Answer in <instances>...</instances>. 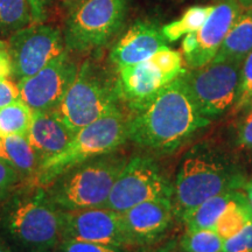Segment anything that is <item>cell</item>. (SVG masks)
Here are the masks:
<instances>
[{"label":"cell","mask_w":252,"mask_h":252,"mask_svg":"<svg viewBox=\"0 0 252 252\" xmlns=\"http://www.w3.org/2000/svg\"><path fill=\"white\" fill-rule=\"evenodd\" d=\"M210 122L198 111L180 76L167 84L144 109L131 115L128 140L144 151L169 154Z\"/></svg>","instance_id":"1"},{"label":"cell","mask_w":252,"mask_h":252,"mask_svg":"<svg viewBox=\"0 0 252 252\" xmlns=\"http://www.w3.org/2000/svg\"><path fill=\"white\" fill-rule=\"evenodd\" d=\"M247 174L234 154L213 141H201L182 157L174 182L175 215L186 213L215 195L239 190Z\"/></svg>","instance_id":"2"},{"label":"cell","mask_w":252,"mask_h":252,"mask_svg":"<svg viewBox=\"0 0 252 252\" xmlns=\"http://www.w3.org/2000/svg\"><path fill=\"white\" fill-rule=\"evenodd\" d=\"M61 212L45 187L21 184L0 204V238L19 252L54 250L62 239Z\"/></svg>","instance_id":"3"},{"label":"cell","mask_w":252,"mask_h":252,"mask_svg":"<svg viewBox=\"0 0 252 252\" xmlns=\"http://www.w3.org/2000/svg\"><path fill=\"white\" fill-rule=\"evenodd\" d=\"M127 160L118 151L86 160L62 173L46 190L53 203L64 212L102 208Z\"/></svg>","instance_id":"4"},{"label":"cell","mask_w":252,"mask_h":252,"mask_svg":"<svg viewBox=\"0 0 252 252\" xmlns=\"http://www.w3.org/2000/svg\"><path fill=\"white\" fill-rule=\"evenodd\" d=\"M130 119L131 115L121 108L82 127L67 149L42 162L36 185L46 188L71 167L118 151L128 140Z\"/></svg>","instance_id":"5"},{"label":"cell","mask_w":252,"mask_h":252,"mask_svg":"<svg viewBox=\"0 0 252 252\" xmlns=\"http://www.w3.org/2000/svg\"><path fill=\"white\" fill-rule=\"evenodd\" d=\"M121 108L117 81L98 64L87 60L78 67L76 77L56 111L76 133L84 126Z\"/></svg>","instance_id":"6"},{"label":"cell","mask_w":252,"mask_h":252,"mask_svg":"<svg viewBox=\"0 0 252 252\" xmlns=\"http://www.w3.org/2000/svg\"><path fill=\"white\" fill-rule=\"evenodd\" d=\"M127 12L128 0H84L68 13L65 48L88 53L106 46L124 26Z\"/></svg>","instance_id":"7"},{"label":"cell","mask_w":252,"mask_h":252,"mask_svg":"<svg viewBox=\"0 0 252 252\" xmlns=\"http://www.w3.org/2000/svg\"><path fill=\"white\" fill-rule=\"evenodd\" d=\"M174 184L156 158L138 154L130 158L113 185L105 208L123 213L154 198H173Z\"/></svg>","instance_id":"8"},{"label":"cell","mask_w":252,"mask_h":252,"mask_svg":"<svg viewBox=\"0 0 252 252\" xmlns=\"http://www.w3.org/2000/svg\"><path fill=\"white\" fill-rule=\"evenodd\" d=\"M241 67L239 62H210L182 75L201 115L213 121L235 105Z\"/></svg>","instance_id":"9"},{"label":"cell","mask_w":252,"mask_h":252,"mask_svg":"<svg viewBox=\"0 0 252 252\" xmlns=\"http://www.w3.org/2000/svg\"><path fill=\"white\" fill-rule=\"evenodd\" d=\"M15 80L30 77L65 49L63 33L56 26L32 24L9 35L7 43Z\"/></svg>","instance_id":"10"},{"label":"cell","mask_w":252,"mask_h":252,"mask_svg":"<svg viewBox=\"0 0 252 252\" xmlns=\"http://www.w3.org/2000/svg\"><path fill=\"white\" fill-rule=\"evenodd\" d=\"M78 67L65 49L36 74L18 81L20 99L33 111L56 110L76 77Z\"/></svg>","instance_id":"11"},{"label":"cell","mask_w":252,"mask_h":252,"mask_svg":"<svg viewBox=\"0 0 252 252\" xmlns=\"http://www.w3.org/2000/svg\"><path fill=\"white\" fill-rule=\"evenodd\" d=\"M242 12L243 7L238 0H216L202 27L187 34L182 40L181 50L186 65L195 69L212 62Z\"/></svg>","instance_id":"12"},{"label":"cell","mask_w":252,"mask_h":252,"mask_svg":"<svg viewBox=\"0 0 252 252\" xmlns=\"http://www.w3.org/2000/svg\"><path fill=\"white\" fill-rule=\"evenodd\" d=\"M126 247L149 248L159 243L174 222L173 198L145 201L121 213Z\"/></svg>","instance_id":"13"},{"label":"cell","mask_w":252,"mask_h":252,"mask_svg":"<svg viewBox=\"0 0 252 252\" xmlns=\"http://www.w3.org/2000/svg\"><path fill=\"white\" fill-rule=\"evenodd\" d=\"M62 238L126 248L121 213L108 208L61 212Z\"/></svg>","instance_id":"14"},{"label":"cell","mask_w":252,"mask_h":252,"mask_svg":"<svg viewBox=\"0 0 252 252\" xmlns=\"http://www.w3.org/2000/svg\"><path fill=\"white\" fill-rule=\"evenodd\" d=\"M117 90L122 104L132 113L139 111L152 100L172 80L152 59L117 70Z\"/></svg>","instance_id":"15"},{"label":"cell","mask_w":252,"mask_h":252,"mask_svg":"<svg viewBox=\"0 0 252 252\" xmlns=\"http://www.w3.org/2000/svg\"><path fill=\"white\" fill-rule=\"evenodd\" d=\"M165 46L167 41L159 28L153 24L139 21L132 25L115 43L109 59L118 70L146 61Z\"/></svg>","instance_id":"16"},{"label":"cell","mask_w":252,"mask_h":252,"mask_svg":"<svg viewBox=\"0 0 252 252\" xmlns=\"http://www.w3.org/2000/svg\"><path fill=\"white\" fill-rule=\"evenodd\" d=\"M75 132L62 121L56 110L33 111L28 140L42 162L58 156L74 139Z\"/></svg>","instance_id":"17"},{"label":"cell","mask_w":252,"mask_h":252,"mask_svg":"<svg viewBox=\"0 0 252 252\" xmlns=\"http://www.w3.org/2000/svg\"><path fill=\"white\" fill-rule=\"evenodd\" d=\"M252 52V9H245L230 28L212 62H239Z\"/></svg>","instance_id":"18"},{"label":"cell","mask_w":252,"mask_h":252,"mask_svg":"<svg viewBox=\"0 0 252 252\" xmlns=\"http://www.w3.org/2000/svg\"><path fill=\"white\" fill-rule=\"evenodd\" d=\"M1 140L4 158L14 166L23 184H36L42 159L32 146L28 138L12 135L2 138Z\"/></svg>","instance_id":"19"},{"label":"cell","mask_w":252,"mask_h":252,"mask_svg":"<svg viewBox=\"0 0 252 252\" xmlns=\"http://www.w3.org/2000/svg\"><path fill=\"white\" fill-rule=\"evenodd\" d=\"M250 220H252V212L247 196L238 190L216 220L214 230L225 241L241 232Z\"/></svg>","instance_id":"20"},{"label":"cell","mask_w":252,"mask_h":252,"mask_svg":"<svg viewBox=\"0 0 252 252\" xmlns=\"http://www.w3.org/2000/svg\"><path fill=\"white\" fill-rule=\"evenodd\" d=\"M238 190H231L209 197L181 217L186 230L214 229L216 220Z\"/></svg>","instance_id":"21"},{"label":"cell","mask_w":252,"mask_h":252,"mask_svg":"<svg viewBox=\"0 0 252 252\" xmlns=\"http://www.w3.org/2000/svg\"><path fill=\"white\" fill-rule=\"evenodd\" d=\"M32 118L33 110L21 99L0 108V138L12 135L28 138Z\"/></svg>","instance_id":"22"},{"label":"cell","mask_w":252,"mask_h":252,"mask_svg":"<svg viewBox=\"0 0 252 252\" xmlns=\"http://www.w3.org/2000/svg\"><path fill=\"white\" fill-rule=\"evenodd\" d=\"M213 11L210 6H193L188 8L178 20L167 24L161 30V34L167 42H175L187 34L200 30Z\"/></svg>","instance_id":"23"},{"label":"cell","mask_w":252,"mask_h":252,"mask_svg":"<svg viewBox=\"0 0 252 252\" xmlns=\"http://www.w3.org/2000/svg\"><path fill=\"white\" fill-rule=\"evenodd\" d=\"M33 24L28 0H0V34L12 35Z\"/></svg>","instance_id":"24"},{"label":"cell","mask_w":252,"mask_h":252,"mask_svg":"<svg viewBox=\"0 0 252 252\" xmlns=\"http://www.w3.org/2000/svg\"><path fill=\"white\" fill-rule=\"evenodd\" d=\"M224 241L214 229L186 230L179 241L182 252H223Z\"/></svg>","instance_id":"25"},{"label":"cell","mask_w":252,"mask_h":252,"mask_svg":"<svg viewBox=\"0 0 252 252\" xmlns=\"http://www.w3.org/2000/svg\"><path fill=\"white\" fill-rule=\"evenodd\" d=\"M252 100V52L244 59L239 74V86L237 98L232 106L235 112L248 108Z\"/></svg>","instance_id":"26"},{"label":"cell","mask_w":252,"mask_h":252,"mask_svg":"<svg viewBox=\"0 0 252 252\" xmlns=\"http://www.w3.org/2000/svg\"><path fill=\"white\" fill-rule=\"evenodd\" d=\"M55 252H125L124 248L99 244L94 242L62 238L54 249Z\"/></svg>","instance_id":"27"},{"label":"cell","mask_w":252,"mask_h":252,"mask_svg":"<svg viewBox=\"0 0 252 252\" xmlns=\"http://www.w3.org/2000/svg\"><path fill=\"white\" fill-rule=\"evenodd\" d=\"M21 184L23 181L14 166L7 159L0 157V204L7 200Z\"/></svg>","instance_id":"28"},{"label":"cell","mask_w":252,"mask_h":252,"mask_svg":"<svg viewBox=\"0 0 252 252\" xmlns=\"http://www.w3.org/2000/svg\"><path fill=\"white\" fill-rule=\"evenodd\" d=\"M223 252H252V220L234 237L225 239Z\"/></svg>","instance_id":"29"},{"label":"cell","mask_w":252,"mask_h":252,"mask_svg":"<svg viewBox=\"0 0 252 252\" xmlns=\"http://www.w3.org/2000/svg\"><path fill=\"white\" fill-rule=\"evenodd\" d=\"M236 144L242 149H252V109L238 123Z\"/></svg>","instance_id":"30"},{"label":"cell","mask_w":252,"mask_h":252,"mask_svg":"<svg viewBox=\"0 0 252 252\" xmlns=\"http://www.w3.org/2000/svg\"><path fill=\"white\" fill-rule=\"evenodd\" d=\"M20 99V91L18 84L11 80L0 81V108L8 105L14 100Z\"/></svg>","instance_id":"31"},{"label":"cell","mask_w":252,"mask_h":252,"mask_svg":"<svg viewBox=\"0 0 252 252\" xmlns=\"http://www.w3.org/2000/svg\"><path fill=\"white\" fill-rule=\"evenodd\" d=\"M13 75L12 60L8 53V47L0 41V81L7 80Z\"/></svg>","instance_id":"32"},{"label":"cell","mask_w":252,"mask_h":252,"mask_svg":"<svg viewBox=\"0 0 252 252\" xmlns=\"http://www.w3.org/2000/svg\"><path fill=\"white\" fill-rule=\"evenodd\" d=\"M32 7L33 24H41L46 20L50 0H28Z\"/></svg>","instance_id":"33"},{"label":"cell","mask_w":252,"mask_h":252,"mask_svg":"<svg viewBox=\"0 0 252 252\" xmlns=\"http://www.w3.org/2000/svg\"><path fill=\"white\" fill-rule=\"evenodd\" d=\"M137 252H182L180 247H179V242L171 241L168 243L160 245V247H149V248H141Z\"/></svg>","instance_id":"34"},{"label":"cell","mask_w":252,"mask_h":252,"mask_svg":"<svg viewBox=\"0 0 252 252\" xmlns=\"http://www.w3.org/2000/svg\"><path fill=\"white\" fill-rule=\"evenodd\" d=\"M60 1H61L62 7L67 11V13H69V12H71L75 7H77L78 5L82 4L84 0H60Z\"/></svg>","instance_id":"35"},{"label":"cell","mask_w":252,"mask_h":252,"mask_svg":"<svg viewBox=\"0 0 252 252\" xmlns=\"http://www.w3.org/2000/svg\"><path fill=\"white\" fill-rule=\"evenodd\" d=\"M245 189V196H247V200H248V203L249 206H250V209L252 212V181L249 182L247 184V186L244 187Z\"/></svg>","instance_id":"36"},{"label":"cell","mask_w":252,"mask_h":252,"mask_svg":"<svg viewBox=\"0 0 252 252\" xmlns=\"http://www.w3.org/2000/svg\"><path fill=\"white\" fill-rule=\"evenodd\" d=\"M241 6L245 9H252V0H238Z\"/></svg>","instance_id":"37"},{"label":"cell","mask_w":252,"mask_h":252,"mask_svg":"<svg viewBox=\"0 0 252 252\" xmlns=\"http://www.w3.org/2000/svg\"><path fill=\"white\" fill-rule=\"evenodd\" d=\"M0 252H13L12 249L9 248V245L6 244L1 238H0Z\"/></svg>","instance_id":"38"},{"label":"cell","mask_w":252,"mask_h":252,"mask_svg":"<svg viewBox=\"0 0 252 252\" xmlns=\"http://www.w3.org/2000/svg\"><path fill=\"white\" fill-rule=\"evenodd\" d=\"M0 157L4 158V149H2V140L0 138Z\"/></svg>","instance_id":"39"},{"label":"cell","mask_w":252,"mask_h":252,"mask_svg":"<svg viewBox=\"0 0 252 252\" xmlns=\"http://www.w3.org/2000/svg\"><path fill=\"white\" fill-rule=\"evenodd\" d=\"M37 252H55L54 250H46V251H37Z\"/></svg>","instance_id":"40"},{"label":"cell","mask_w":252,"mask_h":252,"mask_svg":"<svg viewBox=\"0 0 252 252\" xmlns=\"http://www.w3.org/2000/svg\"><path fill=\"white\" fill-rule=\"evenodd\" d=\"M251 104H252V100H251Z\"/></svg>","instance_id":"41"}]
</instances>
